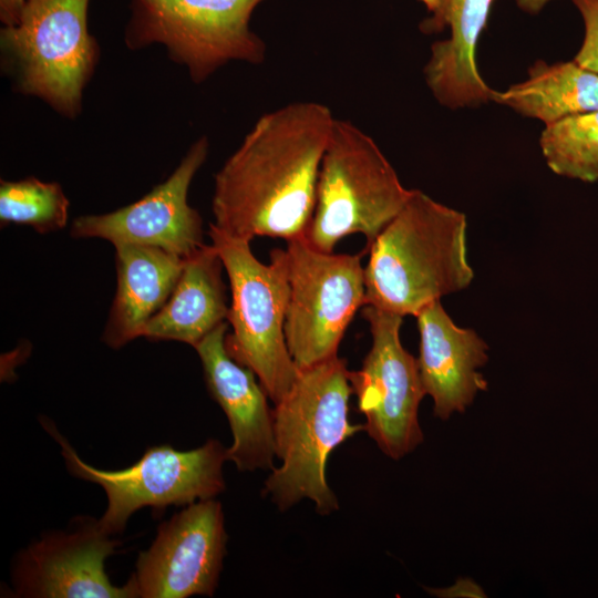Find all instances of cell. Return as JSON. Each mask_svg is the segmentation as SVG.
Segmentation results:
<instances>
[{
	"instance_id": "6da1fadb",
	"label": "cell",
	"mask_w": 598,
	"mask_h": 598,
	"mask_svg": "<svg viewBox=\"0 0 598 598\" xmlns=\"http://www.w3.org/2000/svg\"><path fill=\"white\" fill-rule=\"evenodd\" d=\"M334 116L323 103L292 102L257 118L214 178V225L250 240L305 237Z\"/></svg>"
},
{
	"instance_id": "7a4b0ae2",
	"label": "cell",
	"mask_w": 598,
	"mask_h": 598,
	"mask_svg": "<svg viewBox=\"0 0 598 598\" xmlns=\"http://www.w3.org/2000/svg\"><path fill=\"white\" fill-rule=\"evenodd\" d=\"M466 216L420 189L365 248V305L415 317L429 303L467 288Z\"/></svg>"
},
{
	"instance_id": "3957f363",
	"label": "cell",
	"mask_w": 598,
	"mask_h": 598,
	"mask_svg": "<svg viewBox=\"0 0 598 598\" xmlns=\"http://www.w3.org/2000/svg\"><path fill=\"white\" fill-rule=\"evenodd\" d=\"M346 360L333 357L299 371L289 392L274 408V433L279 467L265 482V494L280 511L303 498L321 515L338 509L327 482L330 453L364 424L348 419L352 389Z\"/></svg>"
},
{
	"instance_id": "277c9868",
	"label": "cell",
	"mask_w": 598,
	"mask_h": 598,
	"mask_svg": "<svg viewBox=\"0 0 598 598\" xmlns=\"http://www.w3.org/2000/svg\"><path fill=\"white\" fill-rule=\"evenodd\" d=\"M90 0H27L17 24L0 31L1 69L13 90L69 120L83 107L100 48L87 25Z\"/></svg>"
},
{
	"instance_id": "5b68a950",
	"label": "cell",
	"mask_w": 598,
	"mask_h": 598,
	"mask_svg": "<svg viewBox=\"0 0 598 598\" xmlns=\"http://www.w3.org/2000/svg\"><path fill=\"white\" fill-rule=\"evenodd\" d=\"M208 235L230 286L227 321L231 332L226 334V349L256 374L269 399L277 404L300 371L285 336L290 293L287 251L274 249L269 262L264 264L252 254L250 240L231 237L213 223Z\"/></svg>"
},
{
	"instance_id": "8992f818",
	"label": "cell",
	"mask_w": 598,
	"mask_h": 598,
	"mask_svg": "<svg viewBox=\"0 0 598 598\" xmlns=\"http://www.w3.org/2000/svg\"><path fill=\"white\" fill-rule=\"evenodd\" d=\"M410 193L374 140L352 122L336 117L305 239L332 252L342 238L362 234L368 248L402 209Z\"/></svg>"
},
{
	"instance_id": "52a82bcc",
	"label": "cell",
	"mask_w": 598,
	"mask_h": 598,
	"mask_svg": "<svg viewBox=\"0 0 598 598\" xmlns=\"http://www.w3.org/2000/svg\"><path fill=\"white\" fill-rule=\"evenodd\" d=\"M266 0H131L124 32L128 50L163 45L168 58L202 84L230 62L258 65L265 41L250 29Z\"/></svg>"
},
{
	"instance_id": "ba28073f",
	"label": "cell",
	"mask_w": 598,
	"mask_h": 598,
	"mask_svg": "<svg viewBox=\"0 0 598 598\" xmlns=\"http://www.w3.org/2000/svg\"><path fill=\"white\" fill-rule=\"evenodd\" d=\"M40 421L61 446L68 471L104 489L107 506L99 523L112 536L123 533L130 517L143 507L162 512L171 505L215 498L226 488L223 465L227 448L218 440L188 451L169 444L151 446L133 465L107 471L85 463L49 419Z\"/></svg>"
},
{
	"instance_id": "9c48e42d",
	"label": "cell",
	"mask_w": 598,
	"mask_h": 598,
	"mask_svg": "<svg viewBox=\"0 0 598 598\" xmlns=\"http://www.w3.org/2000/svg\"><path fill=\"white\" fill-rule=\"evenodd\" d=\"M289 303L285 336L299 370L338 354L355 312L365 305L362 254H333L305 237L287 241Z\"/></svg>"
},
{
	"instance_id": "30bf717a",
	"label": "cell",
	"mask_w": 598,
	"mask_h": 598,
	"mask_svg": "<svg viewBox=\"0 0 598 598\" xmlns=\"http://www.w3.org/2000/svg\"><path fill=\"white\" fill-rule=\"evenodd\" d=\"M362 308L372 344L361 368L349 372L350 385L369 436L385 455L400 460L423 442L417 411L425 391L417 359L402 346L403 317L370 305Z\"/></svg>"
},
{
	"instance_id": "8fae6325",
	"label": "cell",
	"mask_w": 598,
	"mask_h": 598,
	"mask_svg": "<svg viewBox=\"0 0 598 598\" xmlns=\"http://www.w3.org/2000/svg\"><path fill=\"white\" fill-rule=\"evenodd\" d=\"M221 504L197 501L163 522L128 578L135 598L213 596L226 555Z\"/></svg>"
},
{
	"instance_id": "7c38bea8",
	"label": "cell",
	"mask_w": 598,
	"mask_h": 598,
	"mask_svg": "<svg viewBox=\"0 0 598 598\" xmlns=\"http://www.w3.org/2000/svg\"><path fill=\"white\" fill-rule=\"evenodd\" d=\"M120 545L99 519L79 516L66 529L45 533L17 554L12 592L27 598H135L128 581L115 586L105 571L106 559Z\"/></svg>"
},
{
	"instance_id": "4fadbf2b",
	"label": "cell",
	"mask_w": 598,
	"mask_h": 598,
	"mask_svg": "<svg viewBox=\"0 0 598 598\" xmlns=\"http://www.w3.org/2000/svg\"><path fill=\"white\" fill-rule=\"evenodd\" d=\"M209 153L208 137H198L162 183L138 200L101 215L73 219L74 238H101L114 246L146 245L186 258L205 245L203 219L187 200L190 184Z\"/></svg>"
},
{
	"instance_id": "5bb4252c",
	"label": "cell",
	"mask_w": 598,
	"mask_h": 598,
	"mask_svg": "<svg viewBox=\"0 0 598 598\" xmlns=\"http://www.w3.org/2000/svg\"><path fill=\"white\" fill-rule=\"evenodd\" d=\"M226 322L194 346L210 396L223 409L233 434L227 461L240 472L274 470V409L256 374L227 351Z\"/></svg>"
},
{
	"instance_id": "9a60e30c",
	"label": "cell",
	"mask_w": 598,
	"mask_h": 598,
	"mask_svg": "<svg viewBox=\"0 0 598 598\" xmlns=\"http://www.w3.org/2000/svg\"><path fill=\"white\" fill-rule=\"evenodd\" d=\"M495 0H436L430 17L420 23L425 34L450 28L446 40L431 47L424 79L436 101L450 109L495 102L496 92L482 79L476 49Z\"/></svg>"
},
{
	"instance_id": "2e32d148",
	"label": "cell",
	"mask_w": 598,
	"mask_h": 598,
	"mask_svg": "<svg viewBox=\"0 0 598 598\" xmlns=\"http://www.w3.org/2000/svg\"><path fill=\"white\" fill-rule=\"evenodd\" d=\"M415 318L422 385L433 399L434 415L446 420L453 412H464L487 389L477 369L487 362L488 347L473 329L455 324L441 300L429 303Z\"/></svg>"
},
{
	"instance_id": "e0dca14e",
	"label": "cell",
	"mask_w": 598,
	"mask_h": 598,
	"mask_svg": "<svg viewBox=\"0 0 598 598\" xmlns=\"http://www.w3.org/2000/svg\"><path fill=\"white\" fill-rule=\"evenodd\" d=\"M116 292L102 341L120 349L142 336L147 321L168 300L185 258L146 245L115 246Z\"/></svg>"
},
{
	"instance_id": "ac0fdd59",
	"label": "cell",
	"mask_w": 598,
	"mask_h": 598,
	"mask_svg": "<svg viewBox=\"0 0 598 598\" xmlns=\"http://www.w3.org/2000/svg\"><path fill=\"white\" fill-rule=\"evenodd\" d=\"M223 269V260L213 244L186 257L168 300L147 321L141 337L194 347L225 322L229 307Z\"/></svg>"
},
{
	"instance_id": "d6986e66",
	"label": "cell",
	"mask_w": 598,
	"mask_h": 598,
	"mask_svg": "<svg viewBox=\"0 0 598 598\" xmlns=\"http://www.w3.org/2000/svg\"><path fill=\"white\" fill-rule=\"evenodd\" d=\"M495 102L545 125L564 117L598 111V74L575 61H537L528 78L496 92Z\"/></svg>"
},
{
	"instance_id": "ffe728a7",
	"label": "cell",
	"mask_w": 598,
	"mask_h": 598,
	"mask_svg": "<svg viewBox=\"0 0 598 598\" xmlns=\"http://www.w3.org/2000/svg\"><path fill=\"white\" fill-rule=\"evenodd\" d=\"M548 167L557 175L598 182V111L547 124L539 138Z\"/></svg>"
},
{
	"instance_id": "44dd1931",
	"label": "cell",
	"mask_w": 598,
	"mask_h": 598,
	"mask_svg": "<svg viewBox=\"0 0 598 598\" xmlns=\"http://www.w3.org/2000/svg\"><path fill=\"white\" fill-rule=\"evenodd\" d=\"M70 202L61 185L33 176L0 182V221L27 225L40 234L65 227Z\"/></svg>"
},
{
	"instance_id": "7402d4cb",
	"label": "cell",
	"mask_w": 598,
	"mask_h": 598,
	"mask_svg": "<svg viewBox=\"0 0 598 598\" xmlns=\"http://www.w3.org/2000/svg\"><path fill=\"white\" fill-rule=\"evenodd\" d=\"M585 27L582 44L574 61L598 74V0H571Z\"/></svg>"
},
{
	"instance_id": "603a6c76",
	"label": "cell",
	"mask_w": 598,
	"mask_h": 598,
	"mask_svg": "<svg viewBox=\"0 0 598 598\" xmlns=\"http://www.w3.org/2000/svg\"><path fill=\"white\" fill-rule=\"evenodd\" d=\"M549 1L550 0H516V4L524 12L536 14L540 12Z\"/></svg>"
},
{
	"instance_id": "cb8c5ba5",
	"label": "cell",
	"mask_w": 598,
	"mask_h": 598,
	"mask_svg": "<svg viewBox=\"0 0 598 598\" xmlns=\"http://www.w3.org/2000/svg\"><path fill=\"white\" fill-rule=\"evenodd\" d=\"M426 9L432 12L436 6V0H420Z\"/></svg>"
}]
</instances>
